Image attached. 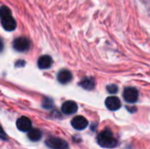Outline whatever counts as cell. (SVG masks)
Returning a JSON list of instances; mask_svg holds the SVG:
<instances>
[{
  "label": "cell",
  "mask_w": 150,
  "mask_h": 149,
  "mask_svg": "<svg viewBox=\"0 0 150 149\" xmlns=\"http://www.w3.org/2000/svg\"><path fill=\"white\" fill-rule=\"evenodd\" d=\"M97 140L98 145L105 148H113L118 145L117 140L114 138L112 133L108 129L101 132L98 134Z\"/></svg>",
  "instance_id": "obj_1"
},
{
  "label": "cell",
  "mask_w": 150,
  "mask_h": 149,
  "mask_svg": "<svg viewBox=\"0 0 150 149\" xmlns=\"http://www.w3.org/2000/svg\"><path fill=\"white\" fill-rule=\"evenodd\" d=\"M46 145L52 149H68L69 144L62 139L51 137L46 141Z\"/></svg>",
  "instance_id": "obj_2"
},
{
  "label": "cell",
  "mask_w": 150,
  "mask_h": 149,
  "mask_svg": "<svg viewBox=\"0 0 150 149\" xmlns=\"http://www.w3.org/2000/svg\"><path fill=\"white\" fill-rule=\"evenodd\" d=\"M13 47L18 52H25V51L29 49V47H30V41L25 37L17 38L13 41Z\"/></svg>",
  "instance_id": "obj_3"
},
{
  "label": "cell",
  "mask_w": 150,
  "mask_h": 149,
  "mask_svg": "<svg viewBox=\"0 0 150 149\" xmlns=\"http://www.w3.org/2000/svg\"><path fill=\"white\" fill-rule=\"evenodd\" d=\"M123 97L126 102L127 103H135L138 100L139 97V93L136 89L133 87L126 88L124 92H123Z\"/></svg>",
  "instance_id": "obj_4"
},
{
  "label": "cell",
  "mask_w": 150,
  "mask_h": 149,
  "mask_svg": "<svg viewBox=\"0 0 150 149\" xmlns=\"http://www.w3.org/2000/svg\"><path fill=\"white\" fill-rule=\"evenodd\" d=\"M71 125L76 130H83L88 126V120L83 116H76L72 119Z\"/></svg>",
  "instance_id": "obj_5"
},
{
  "label": "cell",
  "mask_w": 150,
  "mask_h": 149,
  "mask_svg": "<svg viewBox=\"0 0 150 149\" xmlns=\"http://www.w3.org/2000/svg\"><path fill=\"white\" fill-rule=\"evenodd\" d=\"M17 127L19 131L29 132L32 129V122L26 117H21L17 120Z\"/></svg>",
  "instance_id": "obj_6"
},
{
  "label": "cell",
  "mask_w": 150,
  "mask_h": 149,
  "mask_svg": "<svg viewBox=\"0 0 150 149\" xmlns=\"http://www.w3.org/2000/svg\"><path fill=\"white\" fill-rule=\"evenodd\" d=\"M77 105L74 101H66L62 105V112L66 115H70L77 112Z\"/></svg>",
  "instance_id": "obj_7"
},
{
  "label": "cell",
  "mask_w": 150,
  "mask_h": 149,
  "mask_svg": "<svg viewBox=\"0 0 150 149\" xmlns=\"http://www.w3.org/2000/svg\"><path fill=\"white\" fill-rule=\"evenodd\" d=\"M105 105L110 111H117L121 107V102L116 97H109L105 100Z\"/></svg>",
  "instance_id": "obj_8"
},
{
  "label": "cell",
  "mask_w": 150,
  "mask_h": 149,
  "mask_svg": "<svg viewBox=\"0 0 150 149\" xmlns=\"http://www.w3.org/2000/svg\"><path fill=\"white\" fill-rule=\"evenodd\" d=\"M1 23H2L3 27L6 31H13L17 26L16 20L12 18V16H9V17L1 18Z\"/></svg>",
  "instance_id": "obj_9"
},
{
  "label": "cell",
  "mask_w": 150,
  "mask_h": 149,
  "mask_svg": "<svg viewBox=\"0 0 150 149\" xmlns=\"http://www.w3.org/2000/svg\"><path fill=\"white\" fill-rule=\"evenodd\" d=\"M57 80L62 84H67L72 80V74L67 69H62L57 74Z\"/></svg>",
  "instance_id": "obj_10"
},
{
  "label": "cell",
  "mask_w": 150,
  "mask_h": 149,
  "mask_svg": "<svg viewBox=\"0 0 150 149\" xmlns=\"http://www.w3.org/2000/svg\"><path fill=\"white\" fill-rule=\"evenodd\" d=\"M53 60L49 55H42L38 60V67L41 69L48 68L52 66Z\"/></svg>",
  "instance_id": "obj_11"
},
{
  "label": "cell",
  "mask_w": 150,
  "mask_h": 149,
  "mask_svg": "<svg viewBox=\"0 0 150 149\" xmlns=\"http://www.w3.org/2000/svg\"><path fill=\"white\" fill-rule=\"evenodd\" d=\"M79 84L83 89L91 90H93L95 87V80L92 77H85L80 82Z\"/></svg>",
  "instance_id": "obj_12"
},
{
  "label": "cell",
  "mask_w": 150,
  "mask_h": 149,
  "mask_svg": "<svg viewBox=\"0 0 150 149\" xmlns=\"http://www.w3.org/2000/svg\"><path fill=\"white\" fill-rule=\"evenodd\" d=\"M41 136H42L41 132L39 129H37V128H32L28 132V138L32 141H40L41 139Z\"/></svg>",
  "instance_id": "obj_13"
},
{
  "label": "cell",
  "mask_w": 150,
  "mask_h": 149,
  "mask_svg": "<svg viewBox=\"0 0 150 149\" xmlns=\"http://www.w3.org/2000/svg\"><path fill=\"white\" fill-rule=\"evenodd\" d=\"M9 16H11V10L5 5L1 6L0 7V18H4L9 17Z\"/></svg>",
  "instance_id": "obj_14"
},
{
  "label": "cell",
  "mask_w": 150,
  "mask_h": 149,
  "mask_svg": "<svg viewBox=\"0 0 150 149\" xmlns=\"http://www.w3.org/2000/svg\"><path fill=\"white\" fill-rule=\"evenodd\" d=\"M54 106V103L50 98H45L42 102V107L45 109H50Z\"/></svg>",
  "instance_id": "obj_15"
},
{
  "label": "cell",
  "mask_w": 150,
  "mask_h": 149,
  "mask_svg": "<svg viewBox=\"0 0 150 149\" xmlns=\"http://www.w3.org/2000/svg\"><path fill=\"white\" fill-rule=\"evenodd\" d=\"M106 90H107V91H108L109 93H111V94H115V93H117V91H118L119 89H118L117 85H115V84H111V85H108V86H107Z\"/></svg>",
  "instance_id": "obj_16"
},
{
  "label": "cell",
  "mask_w": 150,
  "mask_h": 149,
  "mask_svg": "<svg viewBox=\"0 0 150 149\" xmlns=\"http://www.w3.org/2000/svg\"><path fill=\"white\" fill-rule=\"evenodd\" d=\"M0 139L3 141H7L8 140V136L5 133V132L4 131V129L2 128V126H0Z\"/></svg>",
  "instance_id": "obj_17"
},
{
  "label": "cell",
  "mask_w": 150,
  "mask_h": 149,
  "mask_svg": "<svg viewBox=\"0 0 150 149\" xmlns=\"http://www.w3.org/2000/svg\"><path fill=\"white\" fill-rule=\"evenodd\" d=\"M4 49V43H3V40L0 39V52H2Z\"/></svg>",
  "instance_id": "obj_18"
}]
</instances>
